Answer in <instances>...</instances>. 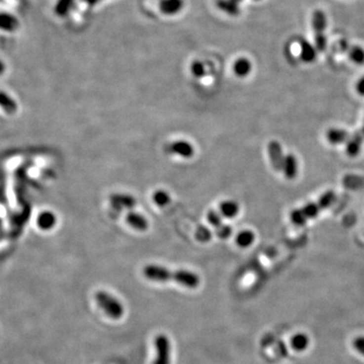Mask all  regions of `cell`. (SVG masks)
I'll list each match as a JSON object with an SVG mask.
<instances>
[{"label": "cell", "instance_id": "14", "mask_svg": "<svg viewBox=\"0 0 364 364\" xmlns=\"http://www.w3.org/2000/svg\"><path fill=\"white\" fill-rule=\"evenodd\" d=\"M126 222L132 228L138 231H145L148 228L147 220L137 212H128L126 215Z\"/></svg>", "mask_w": 364, "mask_h": 364}, {"label": "cell", "instance_id": "21", "mask_svg": "<svg viewBox=\"0 0 364 364\" xmlns=\"http://www.w3.org/2000/svg\"><path fill=\"white\" fill-rule=\"evenodd\" d=\"M254 239H255L254 233L249 231V230H245V231H242L238 234L236 241H237V244L240 247L247 248L250 245H252V243L254 242Z\"/></svg>", "mask_w": 364, "mask_h": 364}, {"label": "cell", "instance_id": "35", "mask_svg": "<svg viewBox=\"0 0 364 364\" xmlns=\"http://www.w3.org/2000/svg\"><path fill=\"white\" fill-rule=\"evenodd\" d=\"M256 1H259V0H256Z\"/></svg>", "mask_w": 364, "mask_h": 364}, {"label": "cell", "instance_id": "11", "mask_svg": "<svg viewBox=\"0 0 364 364\" xmlns=\"http://www.w3.org/2000/svg\"><path fill=\"white\" fill-rule=\"evenodd\" d=\"M283 172L287 179H293L297 174V160L292 154H288L284 157Z\"/></svg>", "mask_w": 364, "mask_h": 364}, {"label": "cell", "instance_id": "22", "mask_svg": "<svg viewBox=\"0 0 364 364\" xmlns=\"http://www.w3.org/2000/svg\"><path fill=\"white\" fill-rule=\"evenodd\" d=\"M349 58L352 62L358 65L364 64V49L360 46H353L349 50Z\"/></svg>", "mask_w": 364, "mask_h": 364}, {"label": "cell", "instance_id": "29", "mask_svg": "<svg viewBox=\"0 0 364 364\" xmlns=\"http://www.w3.org/2000/svg\"><path fill=\"white\" fill-rule=\"evenodd\" d=\"M232 229L228 225H222L219 228H217V235L222 239H227L231 236Z\"/></svg>", "mask_w": 364, "mask_h": 364}, {"label": "cell", "instance_id": "33", "mask_svg": "<svg viewBox=\"0 0 364 364\" xmlns=\"http://www.w3.org/2000/svg\"><path fill=\"white\" fill-rule=\"evenodd\" d=\"M232 1L234 2V3H236V4H238L240 1H241V0H232Z\"/></svg>", "mask_w": 364, "mask_h": 364}, {"label": "cell", "instance_id": "20", "mask_svg": "<svg viewBox=\"0 0 364 364\" xmlns=\"http://www.w3.org/2000/svg\"><path fill=\"white\" fill-rule=\"evenodd\" d=\"M290 343L295 351H304L310 344V339L305 334H296L292 337Z\"/></svg>", "mask_w": 364, "mask_h": 364}, {"label": "cell", "instance_id": "13", "mask_svg": "<svg viewBox=\"0 0 364 364\" xmlns=\"http://www.w3.org/2000/svg\"><path fill=\"white\" fill-rule=\"evenodd\" d=\"M234 73L239 77H246L250 74L252 70V64L246 58H240L234 63L233 66Z\"/></svg>", "mask_w": 364, "mask_h": 364}, {"label": "cell", "instance_id": "18", "mask_svg": "<svg viewBox=\"0 0 364 364\" xmlns=\"http://www.w3.org/2000/svg\"><path fill=\"white\" fill-rule=\"evenodd\" d=\"M0 108L5 111L7 114L12 115L17 110V104L8 94L3 91H0Z\"/></svg>", "mask_w": 364, "mask_h": 364}, {"label": "cell", "instance_id": "28", "mask_svg": "<svg viewBox=\"0 0 364 364\" xmlns=\"http://www.w3.org/2000/svg\"><path fill=\"white\" fill-rule=\"evenodd\" d=\"M204 72H205L204 66L202 65L201 62H195L191 65V73L194 74L195 76L202 77V76L204 75Z\"/></svg>", "mask_w": 364, "mask_h": 364}, {"label": "cell", "instance_id": "3", "mask_svg": "<svg viewBox=\"0 0 364 364\" xmlns=\"http://www.w3.org/2000/svg\"><path fill=\"white\" fill-rule=\"evenodd\" d=\"M95 303L98 307L113 320H120L124 313L122 304L119 299L104 290H98L94 294Z\"/></svg>", "mask_w": 364, "mask_h": 364}, {"label": "cell", "instance_id": "24", "mask_svg": "<svg viewBox=\"0 0 364 364\" xmlns=\"http://www.w3.org/2000/svg\"><path fill=\"white\" fill-rule=\"evenodd\" d=\"M153 201L155 202L156 204L160 205V206H163V205H166L169 203L170 202V197L168 196L167 192L163 191V190H158L156 191L154 196H153Z\"/></svg>", "mask_w": 364, "mask_h": 364}, {"label": "cell", "instance_id": "9", "mask_svg": "<svg viewBox=\"0 0 364 364\" xmlns=\"http://www.w3.org/2000/svg\"><path fill=\"white\" fill-rule=\"evenodd\" d=\"M312 25L315 35H324L327 28V17L322 10H316L313 14Z\"/></svg>", "mask_w": 364, "mask_h": 364}, {"label": "cell", "instance_id": "17", "mask_svg": "<svg viewBox=\"0 0 364 364\" xmlns=\"http://www.w3.org/2000/svg\"><path fill=\"white\" fill-rule=\"evenodd\" d=\"M220 211L222 216L228 219H232L236 217L239 212V205L236 202L233 201H227L224 202L220 206Z\"/></svg>", "mask_w": 364, "mask_h": 364}, {"label": "cell", "instance_id": "1", "mask_svg": "<svg viewBox=\"0 0 364 364\" xmlns=\"http://www.w3.org/2000/svg\"><path fill=\"white\" fill-rule=\"evenodd\" d=\"M143 274L149 281L158 283L172 281L187 288H197L201 283V278L197 273L188 270H169L159 265L145 266Z\"/></svg>", "mask_w": 364, "mask_h": 364}, {"label": "cell", "instance_id": "25", "mask_svg": "<svg viewBox=\"0 0 364 364\" xmlns=\"http://www.w3.org/2000/svg\"><path fill=\"white\" fill-rule=\"evenodd\" d=\"M207 221L209 222L210 225H212L213 227H216V229L223 225L222 217H221L220 213L216 210H210L207 213Z\"/></svg>", "mask_w": 364, "mask_h": 364}, {"label": "cell", "instance_id": "4", "mask_svg": "<svg viewBox=\"0 0 364 364\" xmlns=\"http://www.w3.org/2000/svg\"><path fill=\"white\" fill-rule=\"evenodd\" d=\"M156 357L152 364H170L171 348L167 336L161 334L155 339Z\"/></svg>", "mask_w": 364, "mask_h": 364}, {"label": "cell", "instance_id": "27", "mask_svg": "<svg viewBox=\"0 0 364 364\" xmlns=\"http://www.w3.org/2000/svg\"><path fill=\"white\" fill-rule=\"evenodd\" d=\"M315 44L316 49L320 52H324L327 47V39L324 35H315Z\"/></svg>", "mask_w": 364, "mask_h": 364}, {"label": "cell", "instance_id": "12", "mask_svg": "<svg viewBox=\"0 0 364 364\" xmlns=\"http://www.w3.org/2000/svg\"><path fill=\"white\" fill-rule=\"evenodd\" d=\"M349 134L343 128H330L327 132V140L332 145L345 143L349 139Z\"/></svg>", "mask_w": 364, "mask_h": 364}, {"label": "cell", "instance_id": "23", "mask_svg": "<svg viewBox=\"0 0 364 364\" xmlns=\"http://www.w3.org/2000/svg\"><path fill=\"white\" fill-rule=\"evenodd\" d=\"M73 1L74 0H59L55 6V12L60 16L67 14L73 4Z\"/></svg>", "mask_w": 364, "mask_h": 364}, {"label": "cell", "instance_id": "10", "mask_svg": "<svg viewBox=\"0 0 364 364\" xmlns=\"http://www.w3.org/2000/svg\"><path fill=\"white\" fill-rule=\"evenodd\" d=\"M299 58L305 63H312L317 58V49L308 40H301V52Z\"/></svg>", "mask_w": 364, "mask_h": 364}, {"label": "cell", "instance_id": "16", "mask_svg": "<svg viewBox=\"0 0 364 364\" xmlns=\"http://www.w3.org/2000/svg\"><path fill=\"white\" fill-rule=\"evenodd\" d=\"M38 226L41 230H51L56 224V217L51 211H44L38 217Z\"/></svg>", "mask_w": 364, "mask_h": 364}, {"label": "cell", "instance_id": "6", "mask_svg": "<svg viewBox=\"0 0 364 364\" xmlns=\"http://www.w3.org/2000/svg\"><path fill=\"white\" fill-rule=\"evenodd\" d=\"M166 151L170 154L178 155L183 158H190L195 153V149L190 143L185 141H176L166 147Z\"/></svg>", "mask_w": 364, "mask_h": 364}, {"label": "cell", "instance_id": "34", "mask_svg": "<svg viewBox=\"0 0 364 364\" xmlns=\"http://www.w3.org/2000/svg\"><path fill=\"white\" fill-rule=\"evenodd\" d=\"M363 134H364V124H363Z\"/></svg>", "mask_w": 364, "mask_h": 364}, {"label": "cell", "instance_id": "5", "mask_svg": "<svg viewBox=\"0 0 364 364\" xmlns=\"http://www.w3.org/2000/svg\"><path fill=\"white\" fill-rule=\"evenodd\" d=\"M268 155L274 171H276V172H281V171H283L285 156H283L282 145L277 141H271L268 144Z\"/></svg>", "mask_w": 364, "mask_h": 364}, {"label": "cell", "instance_id": "32", "mask_svg": "<svg viewBox=\"0 0 364 364\" xmlns=\"http://www.w3.org/2000/svg\"><path fill=\"white\" fill-rule=\"evenodd\" d=\"M4 71H5V64L3 63L2 60H0V75L3 74Z\"/></svg>", "mask_w": 364, "mask_h": 364}, {"label": "cell", "instance_id": "30", "mask_svg": "<svg viewBox=\"0 0 364 364\" xmlns=\"http://www.w3.org/2000/svg\"><path fill=\"white\" fill-rule=\"evenodd\" d=\"M352 345L356 351L364 355V336H358L354 338L352 342Z\"/></svg>", "mask_w": 364, "mask_h": 364}, {"label": "cell", "instance_id": "31", "mask_svg": "<svg viewBox=\"0 0 364 364\" xmlns=\"http://www.w3.org/2000/svg\"><path fill=\"white\" fill-rule=\"evenodd\" d=\"M356 91L358 94L364 96V76H362L356 83Z\"/></svg>", "mask_w": 364, "mask_h": 364}, {"label": "cell", "instance_id": "2", "mask_svg": "<svg viewBox=\"0 0 364 364\" xmlns=\"http://www.w3.org/2000/svg\"><path fill=\"white\" fill-rule=\"evenodd\" d=\"M336 196L334 191H327L319 199L317 202H311L306 204L302 208L292 210L290 212V221L296 226H303L309 220L317 217L321 210L329 207L334 202Z\"/></svg>", "mask_w": 364, "mask_h": 364}, {"label": "cell", "instance_id": "7", "mask_svg": "<svg viewBox=\"0 0 364 364\" xmlns=\"http://www.w3.org/2000/svg\"><path fill=\"white\" fill-rule=\"evenodd\" d=\"M19 28V20L15 15L6 11H0V30L13 33Z\"/></svg>", "mask_w": 364, "mask_h": 364}, {"label": "cell", "instance_id": "15", "mask_svg": "<svg viewBox=\"0 0 364 364\" xmlns=\"http://www.w3.org/2000/svg\"><path fill=\"white\" fill-rule=\"evenodd\" d=\"M182 6V0H162L160 2V9L165 14H175L181 10Z\"/></svg>", "mask_w": 364, "mask_h": 364}, {"label": "cell", "instance_id": "19", "mask_svg": "<svg viewBox=\"0 0 364 364\" xmlns=\"http://www.w3.org/2000/svg\"><path fill=\"white\" fill-rule=\"evenodd\" d=\"M111 202L114 205L120 206V207H127L132 208L136 204V201L131 196H124V195H115L111 198Z\"/></svg>", "mask_w": 364, "mask_h": 364}, {"label": "cell", "instance_id": "8", "mask_svg": "<svg viewBox=\"0 0 364 364\" xmlns=\"http://www.w3.org/2000/svg\"><path fill=\"white\" fill-rule=\"evenodd\" d=\"M363 142V136L361 133L357 132L354 133L352 136L349 137L348 141L346 142V153L350 157H356L360 153L361 146Z\"/></svg>", "mask_w": 364, "mask_h": 364}, {"label": "cell", "instance_id": "26", "mask_svg": "<svg viewBox=\"0 0 364 364\" xmlns=\"http://www.w3.org/2000/svg\"><path fill=\"white\" fill-rule=\"evenodd\" d=\"M196 237L201 242H207L211 238V233L207 228L200 227L196 232Z\"/></svg>", "mask_w": 364, "mask_h": 364}]
</instances>
